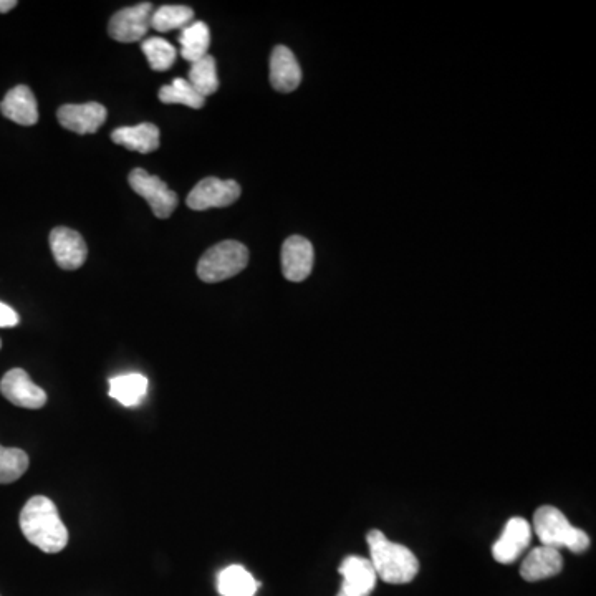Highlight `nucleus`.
<instances>
[{"label":"nucleus","instance_id":"obj_1","mask_svg":"<svg viewBox=\"0 0 596 596\" xmlns=\"http://www.w3.org/2000/svg\"><path fill=\"white\" fill-rule=\"evenodd\" d=\"M20 529L25 539L42 552L58 553L67 547V527L49 497L35 496L25 504L20 512Z\"/></svg>","mask_w":596,"mask_h":596},{"label":"nucleus","instance_id":"obj_2","mask_svg":"<svg viewBox=\"0 0 596 596\" xmlns=\"http://www.w3.org/2000/svg\"><path fill=\"white\" fill-rule=\"evenodd\" d=\"M366 542L376 577L391 585L413 582L419 573V560L408 547L391 542L381 530L368 532Z\"/></svg>","mask_w":596,"mask_h":596},{"label":"nucleus","instance_id":"obj_3","mask_svg":"<svg viewBox=\"0 0 596 596\" xmlns=\"http://www.w3.org/2000/svg\"><path fill=\"white\" fill-rule=\"evenodd\" d=\"M534 532L544 547L555 550L565 547L570 552L583 553L590 547L587 532L573 527L565 514L552 505H544L535 512Z\"/></svg>","mask_w":596,"mask_h":596},{"label":"nucleus","instance_id":"obj_4","mask_svg":"<svg viewBox=\"0 0 596 596\" xmlns=\"http://www.w3.org/2000/svg\"><path fill=\"white\" fill-rule=\"evenodd\" d=\"M249 264V250L237 241L219 242L202 255L198 264V277L206 284H217L241 274Z\"/></svg>","mask_w":596,"mask_h":596},{"label":"nucleus","instance_id":"obj_5","mask_svg":"<svg viewBox=\"0 0 596 596\" xmlns=\"http://www.w3.org/2000/svg\"><path fill=\"white\" fill-rule=\"evenodd\" d=\"M130 186L138 196L146 199L158 219H168L178 207V196L168 188V184L158 176L149 174L145 169H133L130 174Z\"/></svg>","mask_w":596,"mask_h":596},{"label":"nucleus","instance_id":"obj_6","mask_svg":"<svg viewBox=\"0 0 596 596\" xmlns=\"http://www.w3.org/2000/svg\"><path fill=\"white\" fill-rule=\"evenodd\" d=\"M242 189L236 181H222L217 178H206L199 181L189 193V209L207 211L214 207H227L241 198Z\"/></svg>","mask_w":596,"mask_h":596},{"label":"nucleus","instance_id":"obj_7","mask_svg":"<svg viewBox=\"0 0 596 596\" xmlns=\"http://www.w3.org/2000/svg\"><path fill=\"white\" fill-rule=\"evenodd\" d=\"M151 14H153L151 2H143V4H136L128 9L120 10L111 17L108 34L111 39L123 42V44L138 42L151 29Z\"/></svg>","mask_w":596,"mask_h":596},{"label":"nucleus","instance_id":"obj_8","mask_svg":"<svg viewBox=\"0 0 596 596\" xmlns=\"http://www.w3.org/2000/svg\"><path fill=\"white\" fill-rule=\"evenodd\" d=\"M0 393L19 408L40 409L47 404V393L35 385L22 368H14L5 373L0 381Z\"/></svg>","mask_w":596,"mask_h":596},{"label":"nucleus","instance_id":"obj_9","mask_svg":"<svg viewBox=\"0 0 596 596\" xmlns=\"http://www.w3.org/2000/svg\"><path fill=\"white\" fill-rule=\"evenodd\" d=\"M50 249L53 259L63 270H77L87 260V244L83 237L68 227H55L50 232Z\"/></svg>","mask_w":596,"mask_h":596},{"label":"nucleus","instance_id":"obj_10","mask_svg":"<svg viewBox=\"0 0 596 596\" xmlns=\"http://www.w3.org/2000/svg\"><path fill=\"white\" fill-rule=\"evenodd\" d=\"M530 539L532 527L529 522L522 517H514L505 524L504 532L492 547V557L502 565H510L522 557L529 547Z\"/></svg>","mask_w":596,"mask_h":596},{"label":"nucleus","instance_id":"obj_11","mask_svg":"<svg viewBox=\"0 0 596 596\" xmlns=\"http://www.w3.org/2000/svg\"><path fill=\"white\" fill-rule=\"evenodd\" d=\"M338 572L343 582L337 596H370L375 590L378 577L368 558L350 555L343 560Z\"/></svg>","mask_w":596,"mask_h":596},{"label":"nucleus","instance_id":"obj_12","mask_svg":"<svg viewBox=\"0 0 596 596\" xmlns=\"http://www.w3.org/2000/svg\"><path fill=\"white\" fill-rule=\"evenodd\" d=\"M282 274L290 282H303L312 274L313 252L312 242L302 236H292L282 246Z\"/></svg>","mask_w":596,"mask_h":596},{"label":"nucleus","instance_id":"obj_13","mask_svg":"<svg viewBox=\"0 0 596 596\" xmlns=\"http://www.w3.org/2000/svg\"><path fill=\"white\" fill-rule=\"evenodd\" d=\"M105 106L100 103H83V105H63L57 111V118L65 130L78 135H92L105 123Z\"/></svg>","mask_w":596,"mask_h":596},{"label":"nucleus","instance_id":"obj_14","mask_svg":"<svg viewBox=\"0 0 596 596\" xmlns=\"http://www.w3.org/2000/svg\"><path fill=\"white\" fill-rule=\"evenodd\" d=\"M270 83L280 93L294 92L302 83V68L285 45H277L270 55Z\"/></svg>","mask_w":596,"mask_h":596},{"label":"nucleus","instance_id":"obj_15","mask_svg":"<svg viewBox=\"0 0 596 596\" xmlns=\"http://www.w3.org/2000/svg\"><path fill=\"white\" fill-rule=\"evenodd\" d=\"M562 570L563 557L560 550L540 545L524 558L520 565V577L524 578L525 582H540L555 577Z\"/></svg>","mask_w":596,"mask_h":596},{"label":"nucleus","instance_id":"obj_16","mask_svg":"<svg viewBox=\"0 0 596 596\" xmlns=\"http://www.w3.org/2000/svg\"><path fill=\"white\" fill-rule=\"evenodd\" d=\"M0 111L17 125L34 126L39 121V105L32 90L25 85L14 87L5 95Z\"/></svg>","mask_w":596,"mask_h":596},{"label":"nucleus","instance_id":"obj_17","mask_svg":"<svg viewBox=\"0 0 596 596\" xmlns=\"http://www.w3.org/2000/svg\"><path fill=\"white\" fill-rule=\"evenodd\" d=\"M111 140L136 153H153L159 148V128L153 123L123 126L111 133Z\"/></svg>","mask_w":596,"mask_h":596},{"label":"nucleus","instance_id":"obj_18","mask_svg":"<svg viewBox=\"0 0 596 596\" xmlns=\"http://www.w3.org/2000/svg\"><path fill=\"white\" fill-rule=\"evenodd\" d=\"M148 393V380L140 373H128V375L115 376L110 380L111 398L126 408L138 406Z\"/></svg>","mask_w":596,"mask_h":596},{"label":"nucleus","instance_id":"obj_19","mask_svg":"<svg viewBox=\"0 0 596 596\" xmlns=\"http://www.w3.org/2000/svg\"><path fill=\"white\" fill-rule=\"evenodd\" d=\"M259 587L260 583L241 565L224 568L217 577V590L222 596H254Z\"/></svg>","mask_w":596,"mask_h":596},{"label":"nucleus","instance_id":"obj_20","mask_svg":"<svg viewBox=\"0 0 596 596\" xmlns=\"http://www.w3.org/2000/svg\"><path fill=\"white\" fill-rule=\"evenodd\" d=\"M181 44V55L184 60L194 63L206 57L209 45H211V32L204 22H193L181 32L179 37Z\"/></svg>","mask_w":596,"mask_h":596},{"label":"nucleus","instance_id":"obj_21","mask_svg":"<svg viewBox=\"0 0 596 596\" xmlns=\"http://www.w3.org/2000/svg\"><path fill=\"white\" fill-rule=\"evenodd\" d=\"M188 82L201 97H209L219 90V80H217L216 60L207 53L198 62L191 63L189 68Z\"/></svg>","mask_w":596,"mask_h":596},{"label":"nucleus","instance_id":"obj_22","mask_svg":"<svg viewBox=\"0 0 596 596\" xmlns=\"http://www.w3.org/2000/svg\"><path fill=\"white\" fill-rule=\"evenodd\" d=\"M194 12L186 5H163L151 14V29L158 32L186 29L193 24Z\"/></svg>","mask_w":596,"mask_h":596},{"label":"nucleus","instance_id":"obj_23","mask_svg":"<svg viewBox=\"0 0 596 596\" xmlns=\"http://www.w3.org/2000/svg\"><path fill=\"white\" fill-rule=\"evenodd\" d=\"M159 101L164 105H184L199 110L206 105V98L201 97L186 78H176L173 83L164 85L159 90Z\"/></svg>","mask_w":596,"mask_h":596},{"label":"nucleus","instance_id":"obj_24","mask_svg":"<svg viewBox=\"0 0 596 596\" xmlns=\"http://www.w3.org/2000/svg\"><path fill=\"white\" fill-rule=\"evenodd\" d=\"M27 452L17 447L0 446V484L19 481L29 469Z\"/></svg>","mask_w":596,"mask_h":596},{"label":"nucleus","instance_id":"obj_25","mask_svg":"<svg viewBox=\"0 0 596 596\" xmlns=\"http://www.w3.org/2000/svg\"><path fill=\"white\" fill-rule=\"evenodd\" d=\"M141 50L146 55L149 67L153 68L154 72H166L173 67L178 57V52L173 45L161 39V37H151L145 40L141 45Z\"/></svg>","mask_w":596,"mask_h":596},{"label":"nucleus","instance_id":"obj_26","mask_svg":"<svg viewBox=\"0 0 596 596\" xmlns=\"http://www.w3.org/2000/svg\"><path fill=\"white\" fill-rule=\"evenodd\" d=\"M19 315L14 308L0 302V328H12L19 323Z\"/></svg>","mask_w":596,"mask_h":596},{"label":"nucleus","instance_id":"obj_27","mask_svg":"<svg viewBox=\"0 0 596 596\" xmlns=\"http://www.w3.org/2000/svg\"><path fill=\"white\" fill-rule=\"evenodd\" d=\"M15 5H17L15 0H0V14L10 12V10L14 9Z\"/></svg>","mask_w":596,"mask_h":596},{"label":"nucleus","instance_id":"obj_28","mask_svg":"<svg viewBox=\"0 0 596 596\" xmlns=\"http://www.w3.org/2000/svg\"><path fill=\"white\" fill-rule=\"evenodd\" d=\"M0 347H2V342H0Z\"/></svg>","mask_w":596,"mask_h":596}]
</instances>
